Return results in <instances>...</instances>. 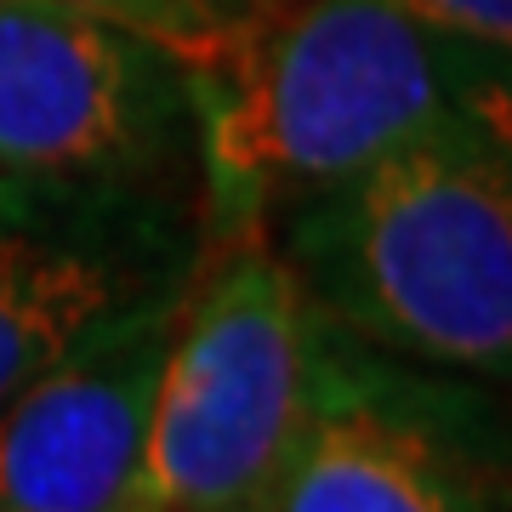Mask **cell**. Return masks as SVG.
Wrapping results in <instances>:
<instances>
[{
	"mask_svg": "<svg viewBox=\"0 0 512 512\" xmlns=\"http://www.w3.org/2000/svg\"><path fill=\"white\" fill-rule=\"evenodd\" d=\"M160 46L183 69L211 222L228 234L433 131L507 126V57L433 35L382 0H302Z\"/></svg>",
	"mask_w": 512,
	"mask_h": 512,
	"instance_id": "cell-1",
	"label": "cell"
},
{
	"mask_svg": "<svg viewBox=\"0 0 512 512\" xmlns=\"http://www.w3.org/2000/svg\"><path fill=\"white\" fill-rule=\"evenodd\" d=\"M313 313L427 365H512V154L501 120L433 131L296 205L279 245Z\"/></svg>",
	"mask_w": 512,
	"mask_h": 512,
	"instance_id": "cell-2",
	"label": "cell"
},
{
	"mask_svg": "<svg viewBox=\"0 0 512 512\" xmlns=\"http://www.w3.org/2000/svg\"><path fill=\"white\" fill-rule=\"evenodd\" d=\"M325 393L319 319L279 245L239 228L165 342L131 512H256Z\"/></svg>",
	"mask_w": 512,
	"mask_h": 512,
	"instance_id": "cell-3",
	"label": "cell"
},
{
	"mask_svg": "<svg viewBox=\"0 0 512 512\" xmlns=\"http://www.w3.org/2000/svg\"><path fill=\"white\" fill-rule=\"evenodd\" d=\"M183 131L160 40L92 0H0V194L154 183Z\"/></svg>",
	"mask_w": 512,
	"mask_h": 512,
	"instance_id": "cell-4",
	"label": "cell"
},
{
	"mask_svg": "<svg viewBox=\"0 0 512 512\" xmlns=\"http://www.w3.org/2000/svg\"><path fill=\"white\" fill-rule=\"evenodd\" d=\"M188 279L183 217L148 183L0 194V404Z\"/></svg>",
	"mask_w": 512,
	"mask_h": 512,
	"instance_id": "cell-5",
	"label": "cell"
},
{
	"mask_svg": "<svg viewBox=\"0 0 512 512\" xmlns=\"http://www.w3.org/2000/svg\"><path fill=\"white\" fill-rule=\"evenodd\" d=\"M183 291L114 319L0 404V512H131Z\"/></svg>",
	"mask_w": 512,
	"mask_h": 512,
	"instance_id": "cell-6",
	"label": "cell"
},
{
	"mask_svg": "<svg viewBox=\"0 0 512 512\" xmlns=\"http://www.w3.org/2000/svg\"><path fill=\"white\" fill-rule=\"evenodd\" d=\"M256 512H501V495L433 421L348 393L325 365L319 410Z\"/></svg>",
	"mask_w": 512,
	"mask_h": 512,
	"instance_id": "cell-7",
	"label": "cell"
},
{
	"mask_svg": "<svg viewBox=\"0 0 512 512\" xmlns=\"http://www.w3.org/2000/svg\"><path fill=\"white\" fill-rule=\"evenodd\" d=\"M382 6L404 12L410 23L433 29V35L484 46V52L507 57L512 46V0H382Z\"/></svg>",
	"mask_w": 512,
	"mask_h": 512,
	"instance_id": "cell-8",
	"label": "cell"
},
{
	"mask_svg": "<svg viewBox=\"0 0 512 512\" xmlns=\"http://www.w3.org/2000/svg\"><path fill=\"white\" fill-rule=\"evenodd\" d=\"M239 6H268V0H239Z\"/></svg>",
	"mask_w": 512,
	"mask_h": 512,
	"instance_id": "cell-9",
	"label": "cell"
}]
</instances>
